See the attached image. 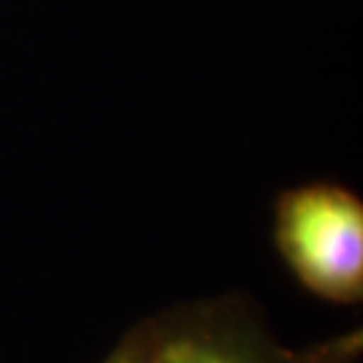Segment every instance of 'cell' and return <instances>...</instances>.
<instances>
[{
	"mask_svg": "<svg viewBox=\"0 0 363 363\" xmlns=\"http://www.w3.org/2000/svg\"><path fill=\"white\" fill-rule=\"evenodd\" d=\"M274 245L307 293L337 307L363 302V201L352 189H286L274 203Z\"/></svg>",
	"mask_w": 363,
	"mask_h": 363,
	"instance_id": "1",
	"label": "cell"
},
{
	"mask_svg": "<svg viewBox=\"0 0 363 363\" xmlns=\"http://www.w3.org/2000/svg\"><path fill=\"white\" fill-rule=\"evenodd\" d=\"M144 363H297L245 290L186 300L142 318Z\"/></svg>",
	"mask_w": 363,
	"mask_h": 363,
	"instance_id": "2",
	"label": "cell"
},
{
	"mask_svg": "<svg viewBox=\"0 0 363 363\" xmlns=\"http://www.w3.org/2000/svg\"><path fill=\"white\" fill-rule=\"evenodd\" d=\"M297 363H363L361 325L297 350Z\"/></svg>",
	"mask_w": 363,
	"mask_h": 363,
	"instance_id": "3",
	"label": "cell"
},
{
	"mask_svg": "<svg viewBox=\"0 0 363 363\" xmlns=\"http://www.w3.org/2000/svg\"><path fill=\"white\" fill-rule=\"evenodd\" d=\"M99 363H144V328L142 321L123 333V337L113 345V350L106 354Z\"/></svg>",
	"mask_w": 363,
	"mask_h": 363,
	"instance_id": "4",
	"label": "cell"
}]
</instances>
